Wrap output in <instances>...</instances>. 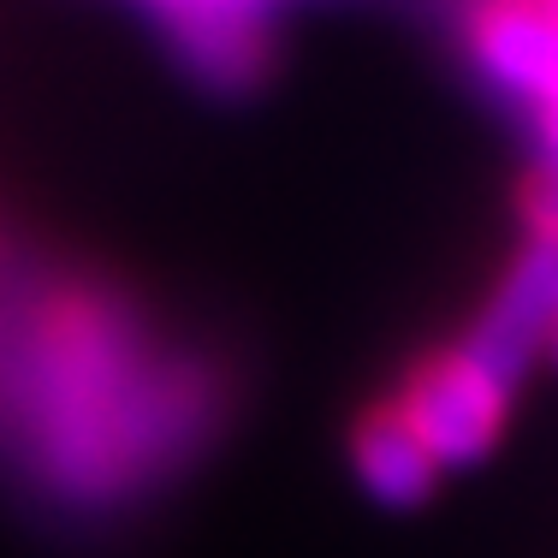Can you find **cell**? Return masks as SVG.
Segmentation results:
<instances>
[{"mask_svg":"<svg viewBox=\"0 0 558 558\" xmlns=\"http://www.w3.org/2000/svg\"><path fill=\"white\" fill-rule=\"evenodd\" d=\"M547 7H553V12H558V0H547Z\"/></svg>","mask_w":558,"mask_h":558,"instance_id":"9","label":"cell"},{"mask_svg":"<svg viewBox=\"0 0 558 558\" xmlns=\"http://www.w3.org/2000/svg\"><path fill=\"white\" fill-rule=\"evenodd\" d=\"M553 333H558V232H535L529 250L511 262V274L499 279L482 322L470 327V339L458 344V356L511 392L529 375V363L541 351H553Z\"/></svg>","mask_w":558,"mask_h":558,"instance_id":"3","label":"cell"},{"mask_svg":"<svg viewBox=\"0 0 558 558\" xmlns=\"http://www.w3.org/2000/svg\"><path fill=\"white\" fill-rule=\"evenodd\" d=\"M24 463L72 505H108L167 475L208 428V387L161 356L119 303L65 291L24 327L7 368Z\"/></svg>","mask_w":558,"mask_h":558,"instance_id":"1","label":"cell"},{"mask_svg":"<svg viewBox=\"0 0 558 558\" xmlns=\"http://www.w3.org/2000/svg\"><path fill=\"white\" fill-rule=\"evenodd\" d=\"M553 356H558V333H553Z\"/></svg>","mask_w":558,"mask_h":558,"instance_id":"8","label":"cell"},{"mask_svg":"<svg viewBox=\"0 0 558 558\" xmlns=\"http://www.w3.org/2000/svg\"><path fill=\"white\" fill-rule=\"evenodd\" d=\"M149 7L172 24V43H184V36L196 31V0H149Z\"/></svg>","mask_w":558,"mask_h":558,"instance_id":"7","label":"cell"},{"mask_svg":"<svg viewBox=\"0 0 558 558\" xmlns=\"http://www.w3.org/2000/svg\"><path fill=\"white\" fill-rule=\"evenodd\" d=\"M505 392L499 380H487L475 363H463L458 351L428 363L416 380H410L398 416L410 422L422 446H428L434 463H475L487 446L499 440L505 422Z\"/></svg>","mask_w":558,"mask_h":558,"instance_id":"4","label":"cell"},{"mask_svg":"<svg viewBox=\"0 0 558 558\" xmlns=\"http://www.w3.org/2000/svg\"><path fill=\"white\" fill-rule=\"evenodd\" d=\"M463 31L482 72L535 113L541 155L558 172V12L547 0H475Z\"/></svg>","mask_w":558,"mask_h":558,"instance_id":"2","label":"cell"},{"mask_svg":"<svg viewBox=\"0 0 558 558\" xmlns=\"http://www.w3.org/2000/svg\"><path fill=\"white\" fill-rule=\"evenodd\" d=\"M529 215H535V232H558V172L553 167L529 184Z\"/></svg>","mask_w":558,"mask_h":558,"instance_id":"6","label":"cell"},{"mask_svg":"<svg viewBox=\"0 0 558 558\" xmlns=\"http://www.w3.org/2000/svg\"><path fill=\"white\" fill-rule=\"evenodd\" d=\"M434 470L440 463L428 458V446L410 434V422L398 410L363 422V434H356V475H363V487L380 505H416L434 487Z\"/></svg>","mask_w":558,"mask_h":558,"instance_id":"5","label":"cell"}]
</instances>
